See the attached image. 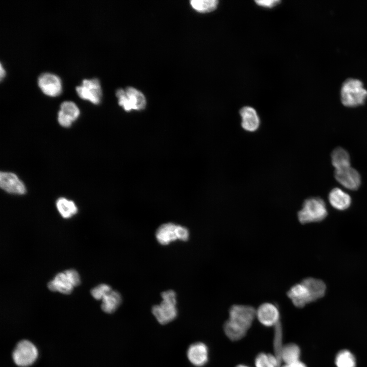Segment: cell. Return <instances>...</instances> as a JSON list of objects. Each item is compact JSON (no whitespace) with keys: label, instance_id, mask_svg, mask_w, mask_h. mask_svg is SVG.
<instances>
[{"label":"cell","instance_id":"7c38bea8","mask_svg":"<svg viewBox=\"0 0 367 367\" xmlns=\"http://www.w3.org/2000/svg\"><path fill=\"white\" fill-rule=\"evenodd\" d=\"M38 84L42 92L48 96L55 97L62 91V84L60 77L50 73H43L38 78Z\"/></svg>","mask_w":367,"mask_h":367},{"label":"cell","instance_id":"ac0fdd59","mask_svg":"<svg viewBox=\"0 0 367 367\" xmlns=\"http://www.w3.org/2000/svg\"><path fill=\"white\" fill-rule=\"evenodd\" d=\"M47 286L51 291H58L64 294H70L74 287L64 272L57 274L54 279L48 282Z\"/></svg>","mask_w":367,"mask_h":367},{"label":"cell","instance_id":"5bb4252c","mask_svg":"<svg viewBox=\"0 0 367 367\" xmlns=\"http://www.w3.org/2000/svg\"><path fill=\"white\" fill-rule=\"evenodd\" d=\"M80 114V110L74 102L64 101L61 103L58 112V122L62 126L70 127L72 123L78 118Z\"/></svg>","mask_w":367,"mask_h":367},{"label":"cell","instance_id":"e0dca14e","mask_svg":"<svg viewBox=\"0 0 367 367\" xmlns=\"http://www.w3.org/2000/svg\"><path fill=\"white\" fill-rule=\"evenodd\" d=\"M328 200L333 207L340 211L347 209L351 203L350 195L338 188H333L330 192Z\"/></svg>","mask_w":367,"mask_h":367},{"label":"cell","instance_id":"f1b7e54d","mask_svg":"<svg viewBox=\"0 0 367 367\" xmlns=\"http://www.w3.org/2000/svg\"><path fill=\"white\" fill-rule=\"evenodd\" d=\"M255 2L260 6L268 8L273 7L280 3L279 0H258Z\"/></svg>","mask_w":367,"mask_h":367},{"label":"cell","instance_id":"52a82bcc","mask_svg":"<svg viewBox=\"0 0 367 367\" xmlns=\"http://www.w3.org/2000/svg\"><path fill=\"white\" fill-rule=\"evenodd\" d=\"M38 351L36 346L28 339L19 341L12 353L14 363L19 367H29L36 360Z\"/></svg>","mask_w":367,"mask_h":367},{"label":"cell","instance_id":"4fadbf2b","mask_svg":"<svg viewBox=\"0 0 367 367\" xmlns=\"http://www.w3.org/2000/svg\"><path fill=\"white\" fill-rule=\"evenodd\" d=\"M0 186L3 190L10 194L23 195L26 192L24 184L15 174L11 172H1Z\"/></svg>","mask_w":367,"mask_h":367},{"label":"cell","instance_id":"3957f363","mask_svg":"<svg viewBox=\"0 0 367 367\" xmlns=\"http://www.w3.org/2000/svg\"><path fill=\"white\" fill-rule=\"evenodd\" d=\"M367 98V90L359 79L349 77L344 81L340 88V99L347 107L363 104Z\"/></svg>","mask_w":367,"mask_h":367},{"label":"cell","instance_id":"30bf717a","mask_svg":"<svg viewBox=\"0 0 367 367\" xmlns=\"http://www.w3.org/2000/svg\"><path fill=\"white\" fill-rule=\"evenodd\" d=\"M256 317L263 325L274 327L280 322V312L278 307L273 303L265 302L256 310Z\"/></svg>","mask_w":367,"mask_h":367},{"label":"cell","instance_id":"d4e9b609","mask_svg":"<svg viewBox=\"0 0 367 367\" xmlns=\"http://www.w3.org/2000/svg\"><path fill=\"white\" fill-rule=\"evenodd\" d=\"M218 4L217 0H192L190 5L196 11L206 13L214 10Z\"/></svg>","mask_w":367,"mask_h":367},{"label":"cell","instance_id":"83f0119b","mask_svg":"<svg viewBox=\"0 0 367 367\" xmlns=\"http://www.w3.org/2000/svg\"><path fill=\"white\" fill-rule=\"evenodd\" d=\"M64 273L73 286H77L80 284V277L76 270L69 269L66 270Z\"/></svg>","mask_w":367,"mask_h":367},{"label":"cell","instance_id":"ffe728a7","mask_svg":"<svg viewBox=\"0 0 367 367\" xmlns=\"http://www.w3.org/2000/svg\"><path fill=\"white\" fill-rule=\"evenodd\" d=\"M331 162L335 170L351 166L349 154L342 147H337L331 153Z\"/></svg>","mask_w":367,"mask_h":367},{"label":"cell","instance_id":"8992f818","mask_svg":"<svg viewBox=\"0 0 367 367\" xmlns=\"http://www.w3.org/2000/svg\"><path fill=\"white\" fill-rule=\"evenodd\" d=\"M116 95L119 105L126 112L141 111L146 107L145 96L135 88L128 87L125 89H118L116 92Z\"/></svg>","mask_w":367,"mask_h":367},{"label":"cell","instance_id":"277c9868","mask_svg":"<svg viewBox=\"0 0 367 367\" xmlns=\"http://www.w3.org/2000/svg\"><path fill=\"white\" fill-rule=\"evenodd\" d=\"M327 209L324 200L319 197H310L304 200L301 209L298 212V219L301 224L318 222L327 216Z\"/></svg>","mask_w":367,"mask_h":367},{"label":"cell","instance_id":"7402d4cb","mask_svg":"<svg viewBox=\"0 0 367 367\" xmlns=\"http://www.w3.org/2000/svg\"><path fill=\"white\" fill-rule=\"evenodd\" d=\"M57 209L64 218H69L77 212V207L74 202L64 197H61L56 201Z\"/></svg>","mask_w":367,"mask_h":367},{"label":"cell","instance_id":"4316f807","mask_svg":"<svg viewBox=\"0 0 367 367\" xmlns=\"http://www.w3.org/2000/svg\"><path fill=\"white\" fill-rule=\"evenodd\" d=\"M112 290L109 285L101 284L92 289L91 291V294L96 300H102Z\"/></svg>","mask_w":367,"mask_h":367},{"label":"cell","instance_id":"8fae6325","mask_svg":"<svg viewBox=\"0 0 367 367\" xmlns=\"http://www.w3.org/2000/svg\"><path fill=\"white\" fill-rule=\"evenodd\" d=\"M334 177L342 186L350 190L358 189L361 184L359 172L351 166L335 170Z\"/></svg>","mask_w":367,"mask_h":367},{"label":"cell","instance_id":"2e32d148","mask_svg":"<svg viewBox=\"0 0 367 367\" xmlns=\"http://www.w3.org/2000/svg\"><path fill=\"white\" fill-rule=\"evenodd\" d=\"M187 357L190 362L198 367L205 365L208 360V349L201 342L192 344L187 350Z\"/></svg>","mask_w":367,"mask_h":367},{"label":"cell","instance_id":"4dcf8cb0","mask_svg":"<svg viewBox=\"0 0 367 367\" xmlns=\"http://www.w3.org/2000/svg\"><path fill=\"white\" fill-rule=\"evenodd\" d=\"M5 69H4L2 64H1V68H0V77L1 80H2V78L5 76Z\"/></svg>","mask_w":367,"mask_h":367},{"label":"cell","instance_id":"1f68e13d","mask_svg":"<svg viewBox=\"0 0 367 367\" xmlns=\"http://www.w3.org/2000/svg\"><path fill=\"white\" fill-rule=\"evenodd\" d=\"M236 367H250L245 364H239Z\"/></svg>","mask_w":367,"mask_h":367},{"label":"cell","instance_id":"6da1fadb","mask_svg":"<svg viewBox=\"0 0 367 367\" xmlns=\"http://www.w3.org/2000/svg\"><path fill=\"white\" fill-rule=\"evenodd\" d=\"M256 318V309L252 306L235 304L229 310L228 320L224 325V331L232 341L243 338Z\"/></svg>","mask_w":367,"mask_h":367},{"label":"cell","instance_id":"603a6c76","mask_svg":"<svg viewBox=\"0 0 367 367\" xmlns=\"http://www.w3.org/2000/svg\"><path fill=\"white\" fill-rule=\"evenodd\" d=\"M255 367H280L278 359L274 354L260 353L255 358Z\"/></svg>","mask_w":367,"mask_h":367},{"label":"cell","instance_id":"7a4b0ae2","mask_svg":"<svg viewBox=\"0 0 367 367\" xmlns=\"http://www.w3.org/2000/svg\"><path fill=\"white\" fill-rule=\"evenodd\" d=\"M326 290V285L322 280L308 277L291 287L287 296L294 306L302 308L323 297Z\"/></svg>","mask_w":367,"mask_h":367},{"label":"cell","instance_id":"ba28073f","mask_svg":"<svg viewBox=\"0 0 367 367\" xmlns=\"http://www.w3.org/2000/svg\"><path fill=\"white\" fill-rule=\"evenodd\" d=\"M189 236V232L187 228L172 223L162 224L155 233L157 241L164 245L177 240L187 241Z\"/></svg>","mask_w":367,"mask_h":367},{"label":"cell","instance_id":"f546056e","mask_svg":"<svg viewBox=\"0 0 367 367\" xmlns=\"http://www.w3.org/2000/svg\"><path fill=\"white\" fill-rule=\"evenodd\" d=\"M280 367H306V366L304 363L299 360L291 363L284 364L281 365Z\"/></svg>","mask_w":367,"mask_h":367},{"label":"cell","instance_id":"d6986e66","mask_svg":"<svg viewBox=\"0 0 367 367\" xmlns=\"http://www.w3.org/2000/svg\"><path fill=\"white\" fill-rule=\"evenodd\" d=\"M121 301L120 293L112 290L102 299L101 309L106 313H112L118 308Z\"/></svg>","mask_w":367,"mask_h":367},{"label":"cell","instance_id":"9a60e30c","mask_svg":"<svg viewBox=\"0 0 367 367\" xmlns=\"http://www.w3.org/2000/svg\"><path fill=\"white\" fill-rule=\"evenodd\" d=\"M241 126L248 132L253 133L260 127V120L256 110L252 107L245 106L240 110Z\"/></svg>","mask_w":367,"mask_h":367},{"label":"cell","instance_id":"44dd1931","mask_svg":"<svg viewBox=\"0 0 367 367\" xmlns=\"http://www.w3.org/2000/svg\"><path fill=\"white\" fill-rule=\"evenodd\" d=\"M301 350L299 347L294 343L284 345L281 353L282 362L289 364L300 360Z\"/></svg>","mask_w":367,"mask_h":367},{"label":"cell","instance_id":"5b68a950","mask_svg":"<svg viewBox=\"0 0 367 367\" xmlns=\"http://www.w3.org/2000/svg\"><path fill=\"white\" fill-rule=\"evenodd\" d=\"M162 301L159 305L152 308V313L158 322L166 324L172 321L177 316L176 294L173 290L163 292L161 294Z\"/></svg>","mask_w":367,"mask_h":367},{"label":"cell","instance_id":"9c48e42d","mask_svg":"<svg viewBox=\"0 0 367 367\" xmlns=\"http://www.w3.org/2000/svg\"><path fill=\"white\" fill-rule=\"evenodd\" d=\"M78 95L82 99L87 100L95 104L100 103L102 97V90L97 78L85 79L82 85L76 87Z\"/></svg>","mask_w":367,"mask_h":367},{"label":"cell","instance_id":"cb8c5ba5","mask_svg":"<svg viewBox=\"0 0 367 367\" xmlns=\"http://www.w3.org/2000/svg\"><path fill=\"white\" fill-rule=\"evenodd\" d=\"M273 349L274 355L276 357L279 363L281 365V353L284 345L282 344V328L281 324L279 322L274 327Z\"/></svg>","mask_w":367,"mask_h":367},{"label":"cell","instance_id":"484cf974","mask_svg":"<svg viewBox=\"0 0 367 367\" xmlns=\"http://www.w3.org/2000/svg\"><path fill=\"white\" fill-rule=\"evenodd\" d=\"M335 364L337 367H355V359L353 354L348 350H342L337 355Z\"/></svg>","mask_w":367,"mask_h":367}]
</instances>
